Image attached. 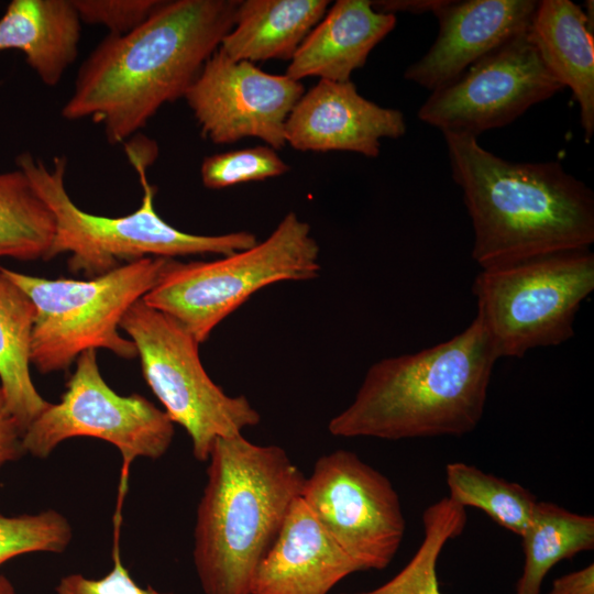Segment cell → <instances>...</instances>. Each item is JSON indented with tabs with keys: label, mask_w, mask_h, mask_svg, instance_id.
I'll return each instance as SVG.
<instances>
[{
	"label": "cell",
	"mask_w": 594,
	"mask_h": 594,
	"mask_svg": "<svg viewBox=\"0 0 594 594\" xmlns=\"http://www.w3.org/2000/svg\"><path fill=\"white\" fill-rule=\"evenodd\" d=\"M238 0L162 1L138 28L108 34L81 64L62 109L125 143L167 102L184 98L234 24Z\"/></svg>",
	"instance_id": "obj_1"
},
{
	"label": "cell",
	"mask_w": 594,
	"mask_h": 594,
	"mask_svg": "<svg viewBox=\"0 0 594 594\" xmlns=\"http://www.w3.org/2000/svg\"><path fill=\"white\" fill-rule=\"evenodd\" d=\"M443 135L472 220V257L482 268L590 249L593 193L559 162H510L483 148L477 138Z\"/></svg>",
	"instance_id": "obj_2"
},
{
	"label": "cell",
	"mask_w": 594,
	"mask_h": 594,
	"mask_svg": "<svg viewBox=\"0 0 594 594\" xmlns=\"http://www.w3.org/2000/svg\"><path fill=\"white\" fill-rule=\"evenodd\" d=\"M498 355L479 317L453 338L371 365L334 437L402 440L463 436L480 424Z\"/></svg>",
	"instance_id": "obj_3"
},
{
	"label": "cell",
	"mask_w": 594,
	"mask_h": 594,
	"mask_svg": "<svg viewBox=\"0 0 594 594\" xmlns=\"http://www.w3.org/2000/svg\"><path fill=\"white\" fill-rule=\"evenodd\" d=\"M207 461L195 525L196 573L204 594H251L306 475L283 448L242 433L218 438Z\"/></svg>",
	"instance_id": "obj_4"
},
{
	"label": "cell",
	"mask_w": 594,
	"mask_h": 594,
	"mask_svg": "<svg viewBox=\"0 0 594 594\" xmlns=\"http://www.w3.org/2000/svg\"><path fill=\"white\" fill-rule=\"evenodd\" d=\"M124 151L138 173L143 196L135 211L120 217L89 213L73 201L65 186V156H54L51 166L29 152L16 156V168L26 175L55 220L48 261L68 254L69 271L91 278L145 257L223 256L257 243L256 235L249 231L194 234L166 222L155 209L156 188L146 175L157 156L156 143L147 138H132L125 142Z\"/></svg>",
	"instance_id": "obj_5"
},
{
	"label": "cell",
	"mask_w": 594,
	"mask_h": 594,
	"mask_svg": "<svg viewBox=\"0 0 594 594\" xmlns=\"http://www.w3.org/2000/svg\"><path fill=\"white\" fill-rule=\"evenodd\" d=\"M174 258L145 257L89 279L45 278L0 265L35 308L30 361L38 372L68 370L87 350L106 349L119 358L138 356L120 334V322L163 277Z\"/></svg>",
	"instance_id": "obj_6"
},
{
	"label": "cell",
	"mask_w": 594,
	"mask_h": 594,
	"mask_svg": "<svg viewBox=\"0 0 594 594\" xmlns=\"http://www.w3.org/2000/svg\"><path fill=\"white\" fill-rule=\"evenodd\" d=\"M319 255L310 226L290 211L249 249L208 262L174 258L142 300L178 321L200 344L260 289L318 277Z\"/></svg>",
	"instance_id": "obj_7"
},
{
	"label": "cell",
	"mask_w": 594,
	"mask_h": 594,
	"mask_svg": "<svg viewBox=\"0 0 594 594\" xmlns=\"http://www.w3.org/2000/svg\"><path fill=\"white\" fill-rule=\"evenodd\" d=\"M594 289L590 249L562 251L482 268L472 285L476 317L498 358H522L574 334L581 304Z\"/></svg>",
	"instance_id": "obj_8"
},
{
	"label": "cell",
	"mask_w": 594,
	"mask_h": 594,
	"mask_svg": "<svg viewBox=\"0 0 594 594\" xmlns=\"http://www.w3.org/2000/svg\"><path fill=\"white\" fill-rule=\"evenodd\" d=\"M120 329L134 343L143 377L164 411L188 433L196 460L206 462L218 438L260 424L245 396H230L211 380L199 343L174 318L141 299L125 312Z\"/></svg>",
	"instance_id": "obj_9"
},
{
	"label": "cell",
	"mask_w": 594,
	"mask_h": 594,
	"mask_svg": "<svg viewBox=\"0 0 594 594\" xmlns=\"http://www.w3.org/2000/svg\"><path fill=\"white\" fill-rule=\"evenodd\" d=\"M97 350L76 360L61 402L50 405L22 436L25 453L47 458L65 440L91 437L113 444L123 459V477L136 458L156 460L169 449L175 428L167 414L140 394L121 396L103 380Z\"/></svg>",
	"instance_id": "obj_10"
},
{
	"label": "cell",
	"mask_w": 594,
	"mask_h": 594,
	"mask_svg": "<svg viewBox=\"0 0 594 594\" xmlns=\"http://www.w3.org/2000/svg\"><path fill=\"white\" fill-rule=\"evenodd\" d=\"M300 498L362 571L383 570L396 556L406 530L399 496L354 452L339 449L318 458Z\"/></svg>",
	"instance_id": "obj_11"
},
{
	"label": "cell",
	"mask_w": 594,
	"mask_h": 594,
	"mask_svg": "<svg viewBox=\"0 0 594 594\" xmlns=\"http://www.w3.org/2000/svg\"><path fill=\"white\" fill-rule=\"evenodd\" d=\"M562 88L526 32L474 63L449 85L431 91L418 117L442 133L477 138L509 124Z\"/></svg>",
	"instance_id": "obj_12"
},
{
	"label": "cell",
	"mask_w": 594,
	"mask_h": 594,
	"mask_svg": "<svg viewBox=\"0 0 594 594\" xmlns=\"http://www.w3.org/2000/svg\"><path fill=\"white\" fill-rule=\"evenodd\" d=\"M305 92L301 81L235 62L217 50L186 91L201 135L216 144L256 138L279 150L287 118Z\"/></svg>",
	"instance_id": "obj_13"
},
{
	"label": "cell",
	"mask_w": 594,
	"mask_h": 594,
	"mask_svg": "<svg viewBox=\"0 0 594 594\" xmlns=\"http://www.w3.org/2000/svg\"><path fill=\"white\" fill-rule=\"evenodd\" d=\"M538 1L444 0L433 13L438 35L404 77L431 91L459 78L470 66L526 33Z\"/></svg>",
	"instance_id": "obj_14"
},
{
	"label": "cell",
	"mask_w": 594,
	"mask_h": 594,
	"mask_svg": "<svg viewBox=\"0 0 594 594\" xmlns=\"http://www.w3.org/2000/svg\"><path fill=\"white\" fill-rule=\"evenodd\" d=\"M406 132L404 114L365 99L349 81L320 79L304 92L285 124V140L298 151H346L376 157L381 140Z\"/></svg>",
	"instance_id": "obj_15"
},
{
	"label": "cell",
	"mask_w": 594,
	"mask_h": 594,
	"mask_svg": "<svg viewBox=\"0 0 594 594\" xmlns=\"http://www.w3.org/2000/svg\"><path fill=\"white\" fill-rule=\"evenodd\" d=\"M362 572L327 534L300 498L260 562L251 594H328L348 575Z\"/></svg>",
	"instance_id": "obj_16"
},
{
	"label": "cell",
	"mask_w": 594,
	"mask_h": 594,
	"mask_svg": "<svg viewBox=\"0 0 594 594\" xmlns=\"http://www.w3.org/2000/svg\"><path fill=\"white\" fill-rule=\"evenodd\" d=\"M395 24L396 15L374 10L370 0H338L299 45L285 75L349 81Z\"/></svg>",
	"instance_id": "obj_17"
},
{
	"label": "cell",
	"mask_w": 594,
	"mask_h": 594,
	"mask_svg": "<svg viewBox=\"0 0 594 594\" xmlns=\"http://www.w3.org/2000/svg\"><path fill=\"white\" fill-rule=\"evenodd\" d=\"M585 12L570 0L538 1L527 31L552 76L569 87L580 106L588 143L594 133V41Z\"/></svg>",
	"instance_id": "obj_18"
},
{
	"label": "cell",
	"mask_w": 594,
	"mask_h": 594,
	"mask_svg": "<svg viewBox=\"0 0 594 594\" xmlns=\"http://www.w3.org/2000/svg\"><path fill=\"white\" fill-rule=\"evenodd\" d=\"M80 32L73 0H12L0 18V52L23 53L41 81L54 87L78 56Z\"/></svg>",
	"instance_id": "obj_19"
},
{
	"label": "cell",
	"mask_w": 594,
	"mask_h": 594,
	"mask_svg": "<svg viewBox=\"0 0 594 594\" xmlns=\"http://www.w3.org/2000/svg\"><path fill=\"white\" fill-rule=\"evenodd\" d=\"M328 0L239 1L234 24L218 50L232 61L289 59L323 18Z\"/></svg>",
	"instance_id": "obj_20"
},
{
	"label": "cell",
	"mask_w": 594,
	"mask_h": 594,
	"mask_svg": "<svg viewBox=\"0 0 594 594\" xmlns=\"http://www.w3.org/2000/svg\"><path fill=\"white\" fill-rule=\"evenodd\" d=\"M35 308L28 295L0 272V388L22 431L50 405L31 377L30 345Z\"/></svg>",
	"instance_id": "obj_21"
},
{
	"label": "cell",
	"mask_w": 594,
	"mask_h": 594,
	"mask_svg": "<svg viewBox=\"0 0 594 594\" xmlns=\"http://www.w3.org/2000/svg\"><path fill=\"white\" fill-rule=\"evenodd\" d=\"M521 538L525 562L515 594H540L544 578L557 563L593 549L594 518L537 501Z\"/></svg>",
	"instance_id": "obj_22"
},
{
	"label": "cell",
	"mask_w": 594,
	"mask_h": 594,
	"mask_svg": "<svg viewBox=\"0 0 594 594\" xmlns=\"http://www.w3.org/2000/svg\"><path fill=\"white\" fill-rule=\"evenodd\" d=\"M54 235L53 213L26 175L0 172V257L48 261Z\"/></svg>",
	"instance_id": "obj_23"
},
{
	"label": "cell",
	"mask_w": 594,
	"mask_h": 594,
	"mask_svg": "<svg viewBox=\"0 0 594 594\" xmlns=\"http://www.w3.org/2000/svg\"><path fill=\"white\" fill-rule=\"evenodd\" d=\"M446 482L451 501L464 508L481 509L517 536H522L531 520L537 498L518 483L463 462L446 465Z\"/></svg>",
	"instance_id": "obj_24"
},
{
	"label": "cell",
	"mask_w": 594,
	"mask_h": 594,
	"mask_svg": "<svg viewBox=\"0 0 594 594\" xmlns=\"http://www.w3.org/2000/svg\"><path fill=\"white\" fill-rule=\"evenodd\" d=\"M466 510L443 497L422 513L424 538L408 563L384 584L369 591L341 594H442L437 563L446 543L466 525Z\"/></svg>",
	"instance_id": "obj_25"
},
{
	"label": "cell",
	"mask_w": 594,
	"mask_h": 594,
	"mask_svg": "<svg viewBox=\"0 0 594 594\" xmlns=\"http://www.w3.org/2000/svg\"><path fill=\"white\" fill-rule=\"evenodd\" d=\"M72 537L67 518L53 509L32 515H0V565L32 552L62 553Z\"/></svg>",
	"instance_id": "obj_26"
},
{
	"label": "cell",
	"mask_w": 594,
	"mask_h": 594,
	"mask_svg": "<svg viewBox=\"0 0 594 594\" xmlns=\"http://www.w3.org/2000/svg\"><path fill=\"white\" fill-rule=\"evenodd\" d=\"M288 170L289 166L277 155L276 150L260 145L205 157L200 177L205 187L222 189L277 177Z\"/></svg>",
	"instance_id": "obj_27"
},
{
	"label": "cell",
	"mask_w": 594,
	"mask_h": 594,
	"mask_svg": "<svg viewBox=\"0 0 594 594\" xmlns=\"http://www.w3.org/2000/svg\"><path fill=\"white\" fill-rule=\"evenodd\" d=\"M161 0H73L80 21L105 26L109 34L122 35L142 24Z\"/></svg>",
	"instance_id": "obj_28"
},
{
	"label": "cell",
	"mask_w": 594,
	"mask_h": 594,
	"mask_svg": "<svg viewBox=\"0 0 594 594\" xmlns=\"http://www.w3.org/2000/svg\"><path fill=\"white\" fill-rule=\"evenodd\" d=\"M112 569L100 579H89L79 573L62 578L56 585V594H174L136 584L122 563L118 538L112 550Z\"/></svg>",
	"instance_id": "obj_29"
},
{
	"label": "cell",
	"mask_w": 594,
	"mask_h": 594,
	"mask_svg": "<svg viewBox=\"0 0 594 594\" xmlns=\"http://www.w3.org/2000/svg\"><path fill=\"white\" fill-rule=\"evenodd\" d=\"M22 436L23 431L7 409L0 388V470L25 453L22 448Z\"/></svg>",
	"instance_id": "obj_30"
},
{
	"label": "cell",
	"mask_w": 594,
	"mask_h": 594,
	"mask_svg": "<svg viewBox=\"0 0 594 594\" xmlns=\"http://www.w3.org/2000/svg\"><path fill=\"white\" fill-rule=\"evenodd\" d=\"M548 594H594V564L556 579Z\"/></svg>",
	"instance_id": "obj_31"
},
{
	"label": "cell",
	"mask_w": 594,
	"mask_h": 594,
	"mask_svg": "<svg viewBox=\"0 0 594 594\" xmlns=\"http://www.w3.org/2000/svg\"><path fill=\"white\" fill-rule=\"evenodd\" d=\"M444 0H377L371 1L374 10L395 15L397 12L421 14L435 13Z\"/></svg>",
	"instance_id": "obj_32"
},
{
	"label": "cell",
	"mask_w": 594,
	"mask_h": 594,
	"mask_svg": "<svg viewBox=\"0 0 594 594\" xmlns=\"http://www.w3.org/2000/svg\"><path fill=\"white\" fill-rule=\"evenodd\" d=\"M0 594H15L12 583L3 575H0Z\"/></svg>",
	"instance_id": "obj_33"
}]
</instances>
